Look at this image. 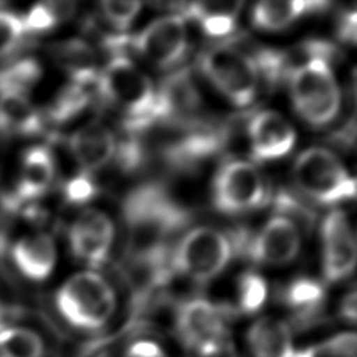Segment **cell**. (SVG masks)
<instances>
[{
    "label": "cell",
    "mask_w": 357,
    "mask_h": 357,
    "mask_svg": "<svg viewBox=\"0 0 357 357\" xmlns=\"http://www.w3.org/2000/svg\"><path fill=\"white\" fill-rule=\"evenodd\" d=\"M114 236L113 223L100 211H84L73 223L70 244L75 257L91 265H99L109 254Z\"/></svg>",
    "instance_id": "12"
},
{
    "label": "cell",
    "mask_w": 357,
    "mask_h": 357,
    "mask_svg": "<svg viewBox=\"0 0 357 357\" xmlns=\"http://www.w3.org/2000/svg\"><path fill=\"white\" fill-rule=\"evenodd\" d=\"M231 257L227 237L212 227H195L178 243L173 254L174 268L195 279L208 280L220 273Z\"/></svg>",
    "instance_id": "8"
},
{
    "label": "cell",
    "mask_w": 357,
    "mask_h": 357,
    "mask_svg": "<svg viewBox=\"0 0 357 357\" xmlns=\"http://www.w3.org/2000/svg\"><path fill=\"white\" fill-rule=\"evenodd\" d=\"M293 357H356V335L353 332L337 333L321 343L296 350Z\"/></svg>",
    "instance_id": "27"
},
{
    "label": "cell",
    "mask_w": 357,
    "mask_h": 357,
    "mask_svg": "<svg viewBox=\"0 0 357 357\" xmlns=\"http://www.w3.org/2000/svg\"><path fill=\"white\" fill-rule=\"evenodd\" d=\"M245 343L251 357H293L296 351L289 325L272 317L257 319L247 331Z\"/></svg>",
    "instance_id": "15"
},
{
    "label": "cell",
    "mask_w": 357,
    "mask_h": 357,
    "mask_svg": "<svg viewBox=\"0 0 357 357\" xmlns=\"http://www.w3.org/2000/svg\"><path fill=\"white\" fill-rule=\"evenodd\" d=\"M201 68L209 81L234 105L248 106L258 89L259 71L255 60L241 50L220 45L206 50Z\"/></svg>",
    "instance_id": "6"
},
{
    "label": "cell",
    "mask_w": 357,
    "mask_h": 357,
    "mask_svg": "<svg viewBox=\"0 0 357 357\" xmlns=\"http://www.w3.org/2000/svg\"><path fill=\"white\" fill-rule=\"evenodd\" d=\"M73 4L67 3H39L35 4L22 18L25 32L42 33L52 29L61 17L71 13Z\"/></svg>",
    "instance_id": "26"
},
{
    "label": "cell",
    "mask_w": 357,
    "mask_h": 357,
    "mask_svg": "<svg viewBox=\"0 0 357 357\" xmlns=\"http://www.w3.org/2000/svg\"><path fill=\"white\" fill-rule=\"evenodd\" d=\"M54 178V159L46 146L29 148L21 159L17 185L20 199H31L43 194Z\"/></svg>",
    "instance_id": "18"
},
{
    "label": "cell",
    "mask_w": 357,
    "mask_h": 357,
    "mask_svg": "<svg viewBox=\"0 0 357 357\" xmlns=\"http://www.w3.org/2000/svg\"><path fill=\"white\" fill-rule=\"evenodd\" d=\"M126 357H167L163 349L151 340H138L132 343L126 353Z\"/></svg>",
    "instance_id": "33"
},
{
    "label": "cell",
    "mask_w": 357,
    "mask_h": 357,
    "mask_svg": "<svg viewBox=\"0 0 357 357\" xmlns=\"http://www.w3.org/2000/svg\"><path fill=\"white\" fill-rule=\"evenodd\" d=\"M70 148L85 170H96L112 159L116 142L112 131L103 124L89 123L71 135Z\"/></svg>",
    "instance_id": "17"
},
{
    "label": "cell",
    "mask_w": 357,
    "mask_h": 357,
    "mask_svg": "<svg viewBox=\"0 0 357 357\" xmlns=\"http://www.w3.org/2000/svg\"><path fill=\"white\" fill-rule=\"evenodd\" d=\"M324 247V275L329 282L346 278L356 264V240L347 216L342 211L331 212L321 229Z\"/></svg>",
    "instance_id": "11"
},
{
    "label": "cell",
    "mask_w": 357,
    "mask_h": 357,
    "mask_svg": "<svg viewBox=\"0 0 357 357\" xmlns=\"http://www.w3.org/2000/svg\"><path fill=\"white\" fill-rule=\"evenodd\" d=\"M284 300L289 307L297 310V312H311L324 300V289L321 283L310 278H298L293 280L284 294Z\"/></svg>",
    "instance_id": "25"
},
{
    "label": "cell",
    "mask_w": 357,
    "mask_h": 357,
    "mask_svg": "<svg viewBox=\"0 0 357 357\" xmlns=\"http://www.w3.org/2000/svg\"><path fill=\"white\" fill-rule=\"evenodd\" d=\"M40 74V66L33 59H22L4 67L0 70V95H26Z\"/></svg>",
    "instance_id": "24"
},
{
    "label": "cell",
    "mask_w": 357,
    "mask_h": 357,
    "mask_svg": "<svg viewBox=\"0 0 357 357\" xmlns=\"http://www.w3.org/2000/svg\"><path fill=\"white\" fill-rule=\"evenodd\" d=\"M265 199V183L258 169L245 160H231L218 173L213 201L226 213H238L258 206Z\"/></svg>",
    "instance_id": "9"
},
{
    "label": "cell",
    "mask_w": 357,
    "mask_h": 357,
    "mask_svg": "<svg viewBox=\"0 0 357 357\" xmlns=\"http://www.w3.org/2000/svg\"><path fill=\"white\" fill-rule=\"evenodd\" d=\"M340 36L346 40L354 42V38H356V13L354 11H350L349 15H346V18L343 20L340 26Z\"/></svg>",
    "instance_id": "35"
},
{
    "label": "cell",
    "mask_w": 357,
    "mask_h": 357,
    "mask_svg": "<svg viewBox=\"0 0 357 357\" xmlns=\"http://www.w3.org/2000/svg\"><path fill=\"white\" fill-rule=\"evenodd\" d=\"M139 1H103L102 11L107 21L117 29H126L141 8Z\"/></svg>",
    "instance_id": "31"
},
{
    "label": "cell",
    "mask_w": 357,
    "mask_h": 357,
    "mask_svg": "<svg viewBox=\"0 0 357 357\" xmlns=\"http://www.w3.org/2000/svg\"><path fill=\"white\" fill-rule=\"evenodd\" d=\"M56 56L71 74L74 82L86 85L95 78V57L86 43L79 40L66 42L57 49Z\"/></svg>",
    "instance_id": "23"
},
{
    "label": "cell",
    "mask_w": 357,
    "mask_h": 357,
    "mask_svg": "<svg viewBox=\"0 0 357 357\" xmlns=\"http://www.w3.org/2000/svg\"><path fill=\"white\" fill-rule=\"evenodd\" d=\"M268 296L265 280L257 273H245L238 282V307L243 312L254 314L261 310Z\"/></svg>",
    "instance_id": "29"
},
{
    "label": "cell",
    "mask_w": 357,
    "mask_h": 357,
    "mask_svg": "<svg viewBox=\"0 0 357 357\" xmlns=\"http://www.w3.org/2000/svg\"><path fill=\"white\" fill-rule=\"evenodd\" d=\"M176 332L183 346L197 357H218L227 342L222 310L204 298L180 305L176 314Z\"/></svg>",
    "instance_id": "7"
},
{
    "label": "cell",
    "mask_w": 357,
    "mask_h": 357,
    "mask_svg": "<svg viewBox=\"0 0 357 357\" xmlns=\"http://www.w3.org/2000/svg\"><path fill=\"white\" fill-rule=\"evenodd\" d=\"M248 137L252 155L261 160H272L287 155L296 141L289 121L273 110H264L250 121Z\"/></svg>",
    "instance_id": "14"
},
{
    "label": "cell",
    "mask_w": 357,
    "mask_h": 357,
    "mask_svg": "<svg viewBox=\"0 0 357 357\" xmlns=\"http://www.w3.org/2000/svg\"><path fill=\"white\" fill-rule=\"evenodd\" d=\"M45 343L32 329L7 326L0 329V357H43Z\"/></svg>",
    "instance_id": "22"
},
{
    "label": "cell",
    "mask_w": 357,
    "mask_h": 357,
    "mask_svg": "<svg viewBox=\"0 0 357 357\" xmlns=\"http://www.w3.org/2000/svg\"><path fill=\"white\" fill-rule=\"evenodd\" d=\"M241 1H201L188 6V15L195 18L205 33L223 36L234 31Z\"/></svg>",
    "instance_id": "20"
},
{
    "label": "cell",
    "mask_w": 357,
    "mask_h": 357,
    "mask_svg": "<svg viewBox=\"0 0 357 357\" xmlns=\"http://www.w3.org/2000/svg\"><path fill=\"white\" fill-rule=\"evenodd\" d=\"M339 312L340 317L347 321L349 324H354L356 322V291L350 290L349 294H346L340 303L339 307Z\"/></svg>",
    "instance_id": "34"
},
{
    "label": "cell",
    "mask_w": 357,
    "mask_h": 357,
    "mask_svg": "<svg viewBox=\"0 0 357 357\" xmlns=\"http://www.w3.org/2000/svg\"><path fill=\"white\" fill-rule=\"evenodd\" d=\"M0 128L20 135L40 128V116L26 95H0Z\"/></svg>",
    "instance_id": "21"
},
{
    "label": "cell",
    "mask_w": 357,
    "mask_h": 357,
    "mask_svg": "<svg viewBox=\"0 0 357 357\" xmlns=\"http://www.w3.org/2000/svg\"><path fill=\"white\" fill-rule=\"evenodd\" d=\"M103 96L121 112H126L134 126L153 120L156 92L149 77L127 57H114L99 77Z\"/></svg>",
    "instance_id": "4"
},
{
    "label": "cell",
    "mask_w": 357,
    "mask_h": 357,
    "mask_svg": "<svg viewBox=\"0 0 357 357\" xmlns=\"http://www.w3.org/2000/svg\"><path fill=\"white\" fill-rule=\"evenodd\" d=\"M13 259L25 278L45 280L56 264L54 243L43 233L26 234L13 245Z\"/></svg>",
    "instance_id": "16"
},
{
    "label": "cell",
    "mask_w": 357,
    "mask_h": 357,
    "mask_svg": "<svg viewBox=\"0 0 357 357\" xmlns=\"http://www.w3.org/2000/svg\"><path fill=\"white\" fill-rule=\"evenodd\" d=\"M56 305L71 326L95 331L112 318L116 296L109 283L95 272H79L59 289Z\"/></svg>",
    "instance_id": "2"
},
{
    "label": "cell",
    "mask_w": 357,
    "mask_h": 357,
    "mask_svg": "<svg viewBox=\"0 0 357 357\" xmlns=\"http://www.w3.org/2000/svg\"><path fill=\"white\" fill-rule=\"evenodd\" d=\"M134 47L158 67L177 64L187 50V28L180 15L153 20L132 40Z\"/></svg>",
    "instance_id": "10"
},
{
    "label": "cell",
    "mask_w": 357,
    "mask_h": 357,
    "mask_svg": "<svg viewBox=\"0 0 357 357\" xmlns=\"http://www.w3.org/2000/svg\"><path fill=\"white\" fill-rule=\"evenodd\" d=\"M298 188L321 204H336L354 197L356 183L340 160L325 148H310L296 160L293 169Z\"/></svg>",
    "instance_id": "5"
},
{
    "label": "cell",
    "mask_w": 357,
    "mask_h": 357,
    "mask_svg": "<svg viewBox=\"0 0 357 357\" xmlns=\"http://www.w3.org/2000/svg\"><path fill=\"white\" fill-rule=\"evenodd\" d=\"M88 102V93L85 91V85L73 82L66 86L59 96L56 98L52 109L50 117L54 121H64L77 114Z\"/></svg>",
    "instance_id": "28"
},
{
    "label": "cell",
    "mask_w": 357,
    "mask_h": 357,
    "mask_svg": "<svg viewBox=\"0 0 357 357\" xmlns=\"http://www.w3.org/2000/svg\"><path fill=\"white\" fill-rule=\"evenodd\" d=\"M128 248L145 262H158L165 243L184 223V212L160 190L139 188L126 202Z\"/></svg>",
    "instance_id": "1"
},
{
    "label": "cell",
    "mask_w": 357,
    "mask_h": 357,
    "mask_svg": "<svg viewBox=\"0 0 357 357\" xmlns=\"http://www.w3.org/2000/svg\"><path fill=\"white\" fill-rule=\"evenodd\" d=\"M24 33L22 18L13 11L0 10V56L11 53Z\"/></svg>",
    "instance_id": "30"
},
{
    "label": "cell",
    "mask_w": 357,
    "mask_h": 357,
    "mask_svg": "<svg viewBox=\"0 0 357 357\" xmlns=\"http://www.w3.org/2000/svg\"><path fill=\"white\" fill-rule=\"evenodd\" d=\"M4 318H6V307L0 305V329L4 328Z\"/></svg>",
    "instance_id": "36"
},
{
    "label": "cell",
    "mask_w": 357,
    "mask_h": 357,
    "mask_svg": "<svg viewBox=\"0 0 357 357\" xmlns=\"http://www.w3.org/2000/svg\"><path fill=\"white\" fill-rule=\"evenodd\" d=\"M290 93L298 114L312 126L328 124L340 107L339 88L324 56L310 57L291 70Z\"/></svg>",
    "instance_id": "3"
},
{
    "label": "cell",
    "mask_w": 357,
    "mask_h": 357,
    "mask_svg": "<svg viewBox=\"0 0 357 357\" xmlns=\"http://www.w3.org/2000/svg\"><path fill=\"white\" fill-rule=\"evenodd\" d=\"M300 250V231L296 223L278 215L269 219L250 245L254 261L268 265L287 264Z\"/></svg>",
    "instance_id": "13"
},
{
    "label": "cell",
    "mask_w": 357,
    "mask_h": 357,
    "mask_svg": "<svg viewBox=\"0 0 357 357\" xmlns=\"http://www.w3.org/2000/svg\"><path fill=\"white\" fill-rule=\"evenodd\" d=\"M95 191L96 190H95L92 180L85 173H81V174L70 178L64 188L66 198L70 202H75V204L89 201L92 198V195L95 194Z\"/></svg>",
    "instance_id": "32"
},
{
    "label": "cell",
    "mask_w": 357,
    "mask_h": 357,
    "mask_svg": "<svg viewBox=\"0 0 357 357\" xmlns=\"http://www.w3.org/2000/svg\"><path fill=\"white\" fill-rule=\"evenodd\" d=\"M322 6H324L322 3H317V1L266 0V1H259L258 4L254 6L251 18H252V24L257 28H261L265 31H278L290 25L304 13Z\"/></svg>",
    "instance_id": "19"
}]
</instances>
